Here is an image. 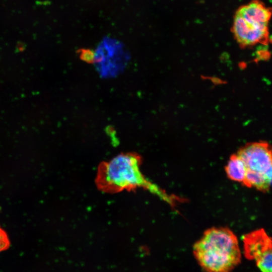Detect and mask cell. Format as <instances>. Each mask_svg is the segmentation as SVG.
<instances>
[{"instance_id": "7", "label": "cell", "mask_w": 272, "mask_h": 272, "mask_svg": "<svg viewBox=\"0 0 272 272\" xmlns=\"http://www.w3.org/2000/svg\"><path fill=\"white\" fill-rule=\"evenodd\" d=\"M227 176L231 180L242 183L244 181L245 171L242 160L236 154L230 158L225 167Z\"/></svg>"}, {"instance_id": "1", "label": "cell", "mask_w": 272, "mask_h": 272, "mask_svg": "<svg viewBox=\"0 0 272 272\" xmlns=\"http://www.w3.org/2000/svg\"><path fill=\"white\" fill-rule=\"evenodd\" d=\"M142 161L140 155L135 153H121L109 160L103 161L97 169L95 179L97 187L107 193L142 188L170 201L168 195L142 173Z\"/></svg>"}, {"instance_id": "2", "label": "cell", "mask_w": 272, "mask_h": 272, "mask_svg": "<svg viewBox=\"0 0 272 272\" xmlns=\"http://www.w3.org/2000/svg\"><path fill=\"white\" fill-rule=\"evenodd\" d=\"M193 253L207 272H232L241 258L237 238L226 227L205 231L193 245Z\"/></svg>"}, {"instance_id": "3", "label": "cell", "mask_w": 272, "mask_h": 272, "mask_svg": "<svg viewBox=\"0 0 272 272\" xmlns=\"http://www.w3.org/2000/svg\"><path fill=\"white\" fill-rule=\"evenodd\" d=\"M271 11L259 0L239 7L233 18L232 32L241 46L265 44L268 40Z\"/></svg>"}, {"instance_id": "9", "label": "cell", "mask_w": 272, "mask_h": 272, "mask_svg": "<svg viewBox=\"0 0 272 272\" xmlns=\"http://www.w3.org/2000/svg\"><path fill=\"white\" fill-rule=\"evenodd\" d=\"M10 242L6 232L0 228V252L7 249Z\"/></svg>"}, {"instance_id": "8", "label": "cell", "mask_w": 272, "mask_h": 272, "mask_svg": "<svg viewBox=\"0 0 272 272\" xmlns=\"http://www.w3.org/2000/svg\"><path fill=\"white\" fill-rule=\"evenodd\" d=\"M80 58L88 63H93L95 62V52L90 49H81L79 50Z\"/></svg>"}, {"instance_id": "4", "label": "cell", "mask_w": 272, "mask_h": 272, "mask_svg": "<svg viewBox=\"0 0 272 272\" xmlns=\"http://www.w3.org/2000/svg\"><path fill=\"white\" fill-rule=\"evenodd\" d=\"M236 154L242 160L245 175L242 184L260 191L267 192L272 174L271 148L265 142H253L240 148Z\"/></svg>"}, {"instance_id": "6", "label": "cell", "mask_w": 272, "mask_h": 272, "mask_svg": "<svg viewBox=\"0 0 272 272\" xmlns=\"http://www.w3.org/2000/svg\"><path fill=\"white\" fill-rule=\"evenodd\" d=\"M122 45L118 44L116 41L106 39L103 40L99 46L96 52H95V62L99 65L101 70L103 72L106 68L110 67L112 68L114 66V64L118 66V62L119 59L122 58L123 50L122 48Z\"/></svg>"}, {"instance_id": "5", "label": "cell", "mask_w": 272, "mask_h": 272, "mask_svg": "<svg viewBox=\"0 0 272 272\" xmlns=\"http://www.w3.org/2000/svg\"><path fill=\"white\" fill-rule=\"evenodd\" d=\"M244 254L254 260L261 272H271V240L265 230L260 229L244 235Z\"/></svg>"}]
</instances>
